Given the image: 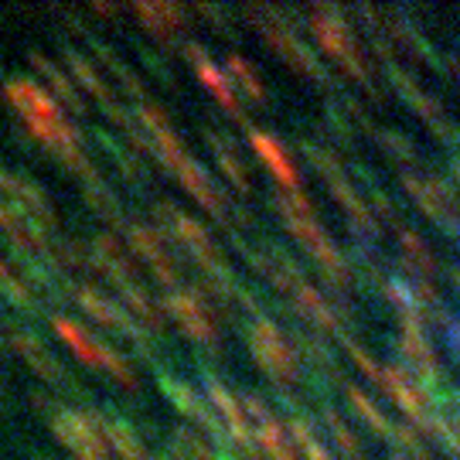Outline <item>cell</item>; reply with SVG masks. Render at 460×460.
I'll list each match as a JSON object with an SVG mask.
<instances>
[{
	"mask_svg": "<svg viewBox=\"0 0 460 460\" xmlns=\"http://www.w3.org/2000/svg\"><path fill=\"white\" fill-rule=\"evenodd\" d=\"M277 208H279V215H283V222H287V229L304 243V249L317 260V266H321L331 279L348 283L345 256H341V249L331 243V235L324 232V226L317 222L311 201H307L304 195H296V191H290V195L277 198Z\"/></svg>",
	"mask_w": 460,
	"mask_h": 460,
	"instance_id": "obj_1",
	"label": "cell"
},
{
	"mask_svg": "<svg viewBox=\"0 0 460 460\" xmlns=\"http://www.w3.org/2000/svg\"><path fill=\"white\" fill-rule=\"evenodd\" d=\"M38 406H49V420L51 429L62 444L75 454L79 460H110V444L102 437V427H99V416H89V412L68 410V406H58V402H49V399H34Z\"/></svg>",
	"mask_w": 460,
	"mask_h": 460,
	"instance_id": "obj_2",
	"label": "cell"
},
{
	"mask_svg": "<svg viewBox=\"0 0 460 460\" xmlns=\"http://www.w3.org/2000/svg\"><path fill=\"white\" fill-rule=\"evenodd\" d=\"M311 31L338 66H345L355 79H362L368 85L372 72L365 66V55L358 49V41H355V34H351V28L345 24V17L338 11H331V7H317V11H311Z\"/></svg>",
	"mask_w": 460,
	"mask_h": 460,
	"instance_id": "obj_3",
	"label": "cell"
},
{
	"mask_svg": "<svg viewBox=\"0 0 460 460\" xmlns=\"http://www.w3.org/2000/svg\"><path fill=\"white\" fill-rule=\"evenodd\" d=\"M51 324H55V331H58V338H62V341H66V345L72 348L83 362L96 365V368H106V372L119 378L127 389L137 385V376H133L130 365L123 362V355H116L110 345H102L89 328H79V324H75V321H68V317H55Z\"/></svg>",
	"mask_w": 460,
	"mask_h": 460,
	"instance_id": "obj_4",
	"label": "cell"
},
{
	"mask_svg": "<svg viewBox=\"0 0 460 460\" xmlns=\"http://www.w3.org/2000/svg\"><path fill=\"white\" fill-rule=\"evenodd\" d=\"M249 348H252V355H256V362L263 365L270 376L277 378V382H294L296 378V351L287 345V338L277 331L273 321H252L249 324Z\"/></svg>",
	"mask_w": 460,
	"mask_h": 460,
	"instance_id": "obj_5",
	"label": "cell"
},
{
	"mask_svg": "<svg viewBox=\"0 0 460 460\" xmlns=\"http://www.w3.org/2000/svg\"><path fill=\"white\" fill-rule=\"evenodd\" d=\"M249 17L256 21V28L263 31L266 41H270L290 66L300 68V72H307V75H314V79H324V68L317 66L314 51L296 38V31L283 21L279 11H249Z\"/></svg>",
	"mask_w": 460,
	"mask_h": 460,
	"instance_id": "obj_6",
	"label": "cell"
},
{
	"mask_svg": "<svg viewBox=\"0 0 460 460\" xmlns=\"http://www.w3.org/2000/svg\"><path fill=\"white\" fill-rule=\"evenodd\" d=\"M205 393H208L215 412H218V420H222V427H226V437H229L232 444L239 447L246 457H252V460L260 457V440H256L252 423H249L246 410H243V399H235L218 378H208Z\"/></svg>",
	"mask_w": 460,
	"mask_h": 460,
	"instance_id": "obj_7",
	"label": "cell"
},
{
	"mask_svg": "<svg viewBox=\"0 0 460 460\" xmlns=\"http://www.w3.org/2000/svg\"><path fill=\"white\" fill-rule=\"evenodd\" d=\"M4 96H7V102L17 110V116L28 123V130L66 119L62 110H58V102H55V96H51L45 85L31 83V79H21V75L11 79V83L4 85Z\"/></svg>",
	"mask_w": 460,
	"mask_h": 460,
	"instance_id": "obj_8",
	"label": "cell"
},
{
	"mask_svg": "<svg viewBox=\"0 0 460 460\" xmlns=\"http://www.w3.org/2000/svg\"><path fill=\"white\" fill-rule=\"evenodd\" d=\"M402 184L410 188V195L416 198V205L423 208V212L433 218V222H440L447 229H454L460 235V205H457V195H454V188L444 184L440 178H420V174H402Z\"/></svg>",
	"mask_w": 460,
	"mask_h": 460,
	"instance_id": "obj_9",
	"label": "cell"
},
{
	"mask_svg": "<svg viewBox=\"0 0 460 460\" xmlns=\"http://www.w3.org/2000/svg\"><path fill=\"white\" fill-rule=\"evenodd\" d=\"M161 307L164 314L184 331V334H191L198 341H215V321H212V311H208V304L201 300L198 290H167L164 300H161Z\"/></svg>",
	"mask_w": 460,
	"mask_h": 460,
	"instance_id": "obj_10",
	"label": "cell"
},
{
	"mask_svg": "<svg viewBox=\"0 0 460 460\" xmlns=\"http://www.w3.org/2000/svg\"><path fill=\"white\" fill-rule=\"evenodd\" d=\"M75 300L83 304V311L89 314L96 324H102V328H113V331H119V334H127V338H130V341H137L140 348L147 345V334H144V328L137 324V317L123 307V300H110V296L99 294L96 287H79V290H75Z\"/></svg>",
	"mask_w": 460,
	"mask_h": 460,
	"instance_id": "obj_11",
	"label": "cell"
},
{
	"mask_svg": "<svg viewBox=\"0 0 460 460\" xmlns=\"http://www.w3.org/2000/svg\"><path fill=\"white\" fill-rule=\"evenodd\" d=\"M243 410H246L252 433L260 440V450L270 454V460H296V450L290 444V437L283 433V427L277 423V416L266 410L256 395H243Z\"/></svg>",
	"mask_w": 460,
	"mask_h": 460,
	"instance_id": "obj_12",
	"label": "cell"
},
{
	"mask_svg": "<svg viewBox=\"0 0 460 460\" xmlns=\"http://www.w3.org/2000/svg\"><path fill=\"white\" fill-rule=\"evenodd\" d=\"M161 389H164L167 399H171V402H174V406H178L191 423H198L201 429H208L212 437H226V427H222V420H218L215 406L198 395L195 385H188V382H181V378L161 376Z\"/></svg>",
	"mask_w": 460,
	"mask_h": 460,
	"instance_id": "obj_13",
	"label": "cell"
},
{
	"mask_svg": "<svg viewBox=\"0 0 460 460\" xmlns=\"http://www.w3.org/2000/svg\"><path fill=\"white\" fill-rule=\"evenodd\" d=\"M130 249L144 260L154 277L161 279V283H174L178 279V266L171 260V239H164L157 229H150V226H130Z\"/></svg>",
	"mask_w": 460,
	"mask_h": 460,
	"instance_id": "obj_14",
	"label": "cell"
},
{
	"mask_svg": "<svg viewBox=\"0 0 460 460\" xmlns=\"http://www.w3.org/2000/svg\"><path fill=\"white\" fill-rule=\"evenodd\" d=\"M7 341H11V348H14L24 362L31 365L38 378H45V382H51V385H68V382H72V376L66 372V365L58 362L49 348L41 345L34 334H28L24 328L7 331Z\"/></svg>",
	"mask_w": 460,
	"mask_h": 460,
	"instance_id": "obj_15",
	"label": "cell"
},
{
	"mask_svg": "<svg viewBox=\"0 0 460 460\" xmlns=\"http://www.w3.org/2000/svg\"><path fill=\"white\" fill-rule=\"evenodd\" d=\"M385 393H389V399H393L399 410L410 416L412 423H420V427H427L429 420V402H427V393H423V385L416 382V378H410L406 372H399V368H382V382H378Z\"/></svg>",
	"mask_w": 460,
	"mask_h": 460,
	"instance_id": "obj_16",
	"label": "cell"
},
{
	"mask_svg": "<svg viewBox=\"0 0 460 460\" xmlns=\"http://www.w3.org/2000/svg\"><path fill=\"white\" fill-rule=\"evenodd\" d=\"M184 51H188V58H191V66H195V72H198V79L205 83V89L212 93L226 110H229L232 116H239L243 110H239V96H235V85H232V79H229V72L226 68H218L205 55V49H195V45H184Z\"/></svg>",
	"mask_w": 460,
	"mask_h": 460,
	"instance_id": "obj_17",
	"label": "cell"
},
{
	"mask_svg": "<svg viewBox=\"0 0 460 460\" xmlns=\"http://www.w3.org/2000/svg\"><path fill=\"white\" fill-rule=\"evenodd\" d=\"M249 147L256 150V157L263 161L266 167H270V174L277 178L283 188H290V191H296L300 188V174H296L294 161H290V154L279 147L277 140L270 137L266 130H256V127H249Z\"/></svg>",
	"mask_w": 460,
	"mask_h": 460,
	"instance_id": "obj_18",
	"label": "cell"
},
{
	"mask_svg": "<svg viewBox=\"0 0 460 460\" xmlns=\"http://www.w3.org/2000/svg\"><path fill=\"white\" fill-rule=\"evenodd\" d=\"M99 427H102V437L119 460H150L144 440L133 433L123 420H113V416H99Z\"/></svg>",
	"mask_w": 460,
	"mask_h": 460,
	"instance_id": "obj_19",
	"label": "cell"
},
{
	"mask_svg": "<svg viewBox=\"0 0 460 460\" xmlns=\"http://www.w3.org/2000/svg\"><path fill=\"white\" fill-rule=\"evenodd\" d=\"M294 296H296V307L304 311V317L311 321V324H317L321 331H341V321H338V311L331 307L324 296L314 290L311 283H296L294 287Z\"/></svg>",
	"mask_w": 460,
	"mask_h": 460,
	"instance_id": "obj_20",
	"label": "cell"
},
{
	"mask_svg": "<svg viewBox=\"0 0 460 460\" xmlns=\"http://www.w3.org/2000/svg\"><path fill=\"white\" fill-rule=\"evenodd\" d=\"M205 140H208V147H212L215 161L222 167V174H226L239 191H249V171H246V164H243V157L235 154V147H232L229 140H222V133H215V130H205Z\"/></svg>",
	"mask_w": 460,
	"mask_h": 460,
	"instance_id": "obj_21",
	"label": "cell"
},
{
	"mask_svg": "<svg viewBox=\"0 0 460 460\" xmlns=\"http://www.w3.org/2000/svg\"><path fill=\"white\" fill-rule=\"evenodd\" d=\"M133 14L161 38H171V34H178L184 28V11L174 7V4H137Z\"/></svg>",
	"mask_w": 460,
	"mask_h": 460,
	"instance_id": "obj_22",
	"label": "cell"
},
{
	"mask_svg": "<svg viewBox=\"0 0 460 460\" xmlns=\"http://www.w3.org/2000/svg\"><path fill=\"white\" fill-rule=\"evenodd\" d=\"M31 66L38 68V72H41L45 79H49L51 89H55V96L66 99L68 110H83V96H79V89H75V83H72V79H68L66 72H62V68L55 66L51 58H45L41 51H31Z\"/></svg>",
	"mask_w": 460,
	"mask_h": 460,
	"instance_id": "obj_23",
	"label": "cell"
},
{
	"mask_svg": "<svg viewBox=\"0 0 460 460\" xmlns=\"http://www.w3.org/2000/svg\"><path fill=\"white\" fill-rule=\"evenodd\" d=\"M66 62H68V68L75 72V79H79V85H83L85 93H93V96H96L99 102H102V110H106V106H113V102H116V99H113V89L106 85V79H102L96 68L85 62L79 51H66Z\"/></svg>",
	"mask_w": 460,
	"mask_h": 460,
	"instance_id": "obj_24",
	"label": "cell"
},
{
	"mask_svg": "<svg viewBox=\"0 0 460 460\" xmlns=\"http://www.w3.org/2000/svg\"><path fill=\"white\" fill-rule=\"evenodd\" d=\"M345 393H348V402L355 406V412H358L365 423H368V429H376L378 437H389V440H393V437H395V423H393V420H389L385 412L378 410L376 402H372V399H368V395H365L358 385H348Z\"/></svg>",
	"mask_w": 460,
	"mask_h": 460,
	"instance_id": "obj_25",
	"label": "cell"
},
{
	"mask_svg": "<svg viewBox=\"0 0 460 460\" xmlns=\"http://www.w3.org/2000/svg\"><path fill=\"white\" fill-rule=\"evenodd\" d=\"M226 72H229L232 85H239L249 99H263V79H260V72L249 66L243 55H229L226 58Z\"/></svg>",
	"mask_w": 460,
	"mask_h": 460,
	"instance_id": "obj_26",
	"label": "cell"
},
{
	"mask_svg": "<svg viewBox=\"0 0 460 460\" xmlns=\"http://www.w3.org/2000/svg\"><path fill=\"white\" fill-rule=\"evenodd\" d=\"M324 427H328L331 440L338 444V450H341L348 460H365V450H362V444H358V437L345 427V420L334 410H324Z\"/></svg>",
	"mask_w": 460,
	"mask_h": 460,
	"instance_id": "obj_27",
	"label": "cell"
},
{
	"mask_svg": "<svg viewBox=\"0 0 460 460\" xmlns=\"http://www.w3.org/2000/svg\"><path fill=\"white\" fill-rule=\"evenodd\" d=\"M290 433H294V444L304 450V457H307V460H334V454H331L328 447L317 440V433H314L311 423H304L300 416H294V420H290Z\"/></svg>",
	"mask_w": 460,
	"mask_h": 460,
	"instance_id": "obj_28",
	"label": "cell"
},
{
	"mask_svg": "<svg viewBox=\"0 0 460 460\" xmlns=\"http://www.w3.org/2000/svg\"><path fill=\"white\" fill-rule=\"evenodd\" d=\"M0 290H4L7 300H11L14 307H21V311H38L31 290L14 277V270H11V266H4V263H0Z\"/></svg>",
	"mask_w": 460,
	"mask_h": 460,
	"instance_id": "obj_29",
	"label": "cell"
},
{
	"mask_svg": "<svg viewBox=\"0 0 460 460\" xmlns=\"http://www.w3.org/2000/svg\"><path fill=\"white\" fill-rule=\"evenodd\" d=\"M174 457L178 460H215L212 447L205 444L191 429H178L174 433Z\"/></svg>",
	"mask_w": 460,
	"mask_h": 460,
	"instance_id": "obj_30",
	"label": "cell"
},
{
	"mask_svg": "<svg viewBox=\"0 0 460 460\" xmlns=\"http://www.w3.org/2000/svg\"><path fill=\"white\" fill-rule=\"evenodd\" d=\"M399 243H402V249H406V256H410L412 263L420 266V273H433L437 270V260H433V252L427 249V243L420 239V235H412L410 229H399Z\"/></svg>",
	"mask_w": 460,
	"mask_h": 460,
	"instance_id": "obj_31",
	"label": "cell"
},
{
	"mask_svg": "<svg viewBox=\"0 0 460 460\" xmlns=\"http://www.w3.org/2000/svg\"><path fill=\"white\" fill-rule=\"evenodd\" d=\"M382 144H385V147L393 150V154L399 157V161H410L412 154H416L410 140H402V133H382Z\"/></svg>",
	"mask_w": 460,
	"mask_h": 460,
	"instance_id": "obj_32",
	"label": "cell"
},
{
	"mask_svg": "<svg viewBox=\"0 0 460 460\" xmlns=\"http://www.w3.org/2000/svg\"><path fill=\"white\" fill-rule=\"evenodd\" d=\"M38 460H55V457H38Z\"/></svg>",
	"mask_w": 460,
	"mask_h": 460,
	"instance_id": "obj_33",
	"label": "cell"
},
{
	"mask_svg": "<svg viewBox=\"0 0 460 460\" xmlns=\"http://www.w3.org/2000/svg\"><path fill=\"white\" fill-rule=\"evenodd\" d=\"M395 460H406V457H395Z\"/></svg>",
	"mask_w": 460,
	"mask_h": 460,
	"instance_id": "obj_34",
	"label": "cell"
}]
</instances>
